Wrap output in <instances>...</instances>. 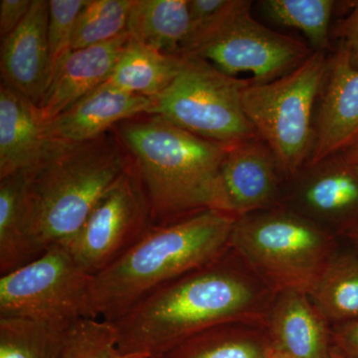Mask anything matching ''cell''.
Masks as SVG:
<instances>
[{"label": "cell", "mask_w": 358, "mask_h": 358, "mask_svg": "<svg viewBox=\"0 0 358 358\" xmlns=\"http://www.w3.org/2000/svg\"><path fill=\"white\" fill-rule=\"evenodd\" d=\"M275 294L230 248L148 294L110 324L122 353L155 358L221 324L266 327Z\"/></svg>", "instance_id": "6da1fadb"}, {"label": "cell", "mask_w": 358, "mask_h": 358, "mask_svg": "<svg viewBox=\"0 0 358 358\" xmlns=\"http://www.w3.org/2000/svg\"><path fill=\"white\" fill-rule=\"evenodd\" d=\"M114 131L133 160L152 225L207 209L225 212L221 169L228 145L152 115L120 122Z\"/></svg>", "instance_id": "7a4b0ae2"}, {"label": "cell", "mask_w": 358, "mask_h": 358, "mask_svg": "<svg viewBox=\"0 0 358 358\" xmlns=\"http://www.w3.org/2000/svg\"><path fill=\"white\" fill-rule=\"evenodd\" d=\"M131 164L114 129L85 143L50 141L24 173V210L45 250L67 246L90 214Z\"/></svg>", "instance_id": "3957f363"}, {"label": "cell", "mask_w": 358, "mask_h": 358, "mask_svg": "<svg viewBox=\"0 0 358 358\" xmlns=\"http://www.w3.org/2000/svg\"><path fill=\"white\" fill-rule=\"evenodd\" d=\"M236 219L207 209L152 226L124 255L94 275L96 319L115 322L157 289L222 256L230 249Z\"/></svg>", "instance_id": "277c9868"}, {"label": "cell", "mask_w": 358, "mask_h": 358, "mask_svg": "<svg viewBox=\"0 0 358 358\" xmlns=\"http://www.w3.org/2000/svg\"><path fill=\"white\" fill-rule=\"evenodd\" d=\"M230 248L275 293L308 294L338 252V236L280 206L237 218Z\"/></svg>", "instance_id": "5b68a950"}, {"label": "cell", "mask_w": 358, "mask_h": 358, "mask_svg": "<svg viewBox=\"0 0 358 358\" xmlns=\"http://www.w3.org/2000/svg\"><path fill=\"white\" fill-rule=\"evenodd\" d=\"M326 52L313 51L300 66L268 83H250L242 103L257 136L274 154L285 180L310 160L315 143V103L326 83Z\"/></svg>", "instance_id": "8992f818"}, {"label": "cell", "mask_w": 358, "mask_h": 358, "mask_svg": "<svg viewBox=\"0 0 358 358\" xmlns=\"http://www.w3.org/2000/svg\"><path fill=\"white\" fill-rule=\"evenodd\" d=\"M251 7L249 0H229L188 37L178 57L203 59L229 76L247 73L252 83L262 84L288 74L313 53L300 40L254 20Z\"/></svg>", "instance_id": "52a82bcc"}, {"label": "cell", "mask_w": 358, "mask_h": 358, "mask_svg": "<svg viewBox=\"0 0 358 358\" xmlns=\"http://www.w3.org/2000/svg\"><path fill=\"white\" fill-rule=\"evenodd\" d=\"M180 58L178 75L164 92L150 99L148 115L226 145L258 136L242 103L251 79L229 76L203 59Z\"/></svg>", "instance_id": "ba28073f"}, {"label": "cell", "mask_w": 358, "mask_h": 358, "mask_svg": "<svg viewBox=\"0 0 358 358\" xmlns=\"http://www.w3.org/2000/svg\"><path fill=\"white\" fill-rule=\"evenodd\" d=\"M94 275L62 245H52L32 262L0 278V317H20L62 327L96 319Z\"/></svg>", "instance_id": "9c48e42d"}, {"label": "cell", "mask_w": 358, "mask_h": 358, "mask_svg": "<svg viewBox=\"0 0 358 358\" xmlns=\"http://www.w3.org/2000/svg\"><path fill=\"white\" fill-rule=\"evenodd\" d=\"M152 226L147 197L131 160L65 247L80 268L96 275L138 243Z\"/></svg>", "instance_id": "30bf717a"}, {"label": "cell", "mask_w": 358, "mask_h": 358, "mask_svg": "<svg viewBox=\"0 0 358 358\" xmlns=\"http://www.w3.org/2000/svg\"><path fill=\"white\" fill-rule=\"evenodd\" d=\"M282 206L336 236L358 229V160L348 152L307 164L285 182Z\"/></svg>", "instance_id": "8fae6325"}, {"label": "cell", "mask_w": 358, "mask_h": 358, "mask_svg": "<svg viewBox=\"0 0 358 358\" xmlns=\"http://www.w3.org/2000/svg\"><path fill=\"white\" fill-rule=\"evenodd\" d=\"M221 182L225 212L234 217L282 206L286 180L272 150L259 136L228 145Z\"/></svg>", "instance_id": "7c38bea8"}, {"label": "cell", "mask_w": 358, "mask_h": 358, "mask_svg": "<svg viewBox=\"0 0 358 358\" xmlns=\"http://www.w3.org/2000/svg\"><path fill=\"white\" fill-rule=\"evenodd\" d=\"M324 84L308 164L345 152L358 141V70L341 45L329 60Z\"/></svg>", "instance_id": "4fadbf2b"}, {"label": "cell", "mask_w": 358, "mask_h": 358, "mask_svg": "<svg viewBox=\"0 0 358 358\" xmlns=\"http://www.w3.org/2000/svg\"><path fill=\"white\" fill-rule=\"evenodd\" d=\"M49 1L32 0L20 26L2 39V82L38 106L51 81L48 43Z\"/></svg>", "instance_id": "5bb4252c"}, {"label": "cell", "mask_w": 358, "mask_h": 358, "mask_svg": "<svg viewBox=\"0 0 358 358\" xmlns=\"http://www.w3.org/2000/svg\"><path fill=\"white\" fill-rule=\"evenodd\" d=\"M152 100L102 84L44 124L49 141L85 143L110 133L120 122L148 115Z\"/></svg>", "instance_id": "9a60e30c"}, {"label": "cell", "mask_w": 358, "mask_h": 358, "mask_svg": "<svg viewBox=\"0 0 358 358\" xmlns=\"http://www.w3.org/2000/svg\"><path fill=\"white\" fill-rule=\"evenodd\" d=\"M273 348L293 358H329L331 327L308 294H275L266 320Z\"/></svg>", "instance_id": "2e32d148"}, {"label": "cell", "mask_w": 358, "mask_h": 358, "mask_svg": "<svg viewBox=\"0 0 358 358\" xmlns=\"http://www.w3.org/2000/svg\"><path fill=\"white\" fill-rule=\"evenodd\" d=\"M129 40V33L106 43L71 51L39 105L44 124L105 83Z\"/></svg>", "instance_id": "e0dca14e"}, {"label": "cell", "mask_w": 358, "mask_h": 358, "mask_svg": "<svg viewBox=\"0 0 358 358\" xmlns=\"http://www.w3.org/2000/svg\"><path fill=\"white\" fill-rule=\"evenodd\" d=\"M38 106L1 82L0 86V179L38 162L49 143Z\"/></svg>", "instance_id": "ac0fdd59"}, {"label": "cell", "mask_w": 358, "mask_h": 358, "mask_svg": "<svg viewBox=\"0 0 358 358\" xmlns=\"http://www.w3.org/2000/svg\"><path fill=\"white\" fill-rule=\"evenodd\" d=\"M23 192V171L0 179V275L27 265L45 252L26 218Z\"/></svg>", "instance_id": "d6986e66"}, {"label": "cell", "mask_w": 358, "mask_h": 358, "mask_svg": "<svg viewBox=\"0 0 358 358\" xmlns=\"http://www.w3.org/2000/svg\"><path fill=\"white\" fill-rule=\"evenodd\" d=\"M190 27L187 0H134L128 33L145 46L178 56L189 36Z\"/></svg>", "instance_id": "ffe728a7"}, {"label": "cell", "mask_w": 358, "mask_h": 358, "mask_svg": "<svg viewBox=\"0 0 358 358\" xmlns=\"http://www.w3.org/2000/svg\"><path fill=\"white\" fill-rule=\"evenodd\" d=\"M272 348L265 326L229 322L195 334L155 358H266Z\"/></svg>", "instance_id": "44dd1931"}, {"label": "cell", "mask_w": 358, "mask_h": 358, "mask_svg": "<svg viewBox=\"0 0 358 358\" xmlns=\"http://www.w3.org/2000/svg\"><path fill=\"white\" fill-rule=\"evenodd\" d=\"M180 65L178 56L167 55L129 37L121 57L103 84L152 99L171 84Z\"/></svg>", "instance_id": "7402d4cb"}, {"label": "cell", "mask_w": 358, "mask_h": 358, "mask_svg": "<svg viewBox=\"0 0 358 358\" xmlns=\"http://www.w3.org/2000/svg\"><path fill=\"white\" fill-rule=\"evenodd\" d=\"M308 296L331 327L358 320V257L336 252Z\"/></svg>", "instance_id": "603a6c76"}, {"label": "cell", "mask_w": 358, "mask_h": 358, "mask_svg": "<svg viewBox=\"0 0 358 358\" xmlns=\"http://www.w3.org/2000/svg\"><path fill=\"white\" fill-rule=\"evenodd\" d=\"M71 327L0 317V358H63Z\"/></svg>", "instance_id": "cb8c5ba5"}, {"label": "cell", "mask_w": 358, "mask_h": 358, "mask_svg": "<svg viewBox=\"0 0 358 358\" xmlns=\"http://www.w3.org/2000/svg\"><path fill=\"white\" fill-rule=\"evenodd\" d=\"M263 13L277 24L300 30L313 51L326 52L329 44V26L336 7L334 0H263Z\"/></svg>", "instance_id": "d4e9b609"}, {"label": "cell", "mask_w": 358, "mask_h": 358, "mask_svg": "<svg viewBox=\"0 0 358 358\" xmlns=\"http://www.w3.org/2000/svg\"><path fill=\"white\" fill-rule=\"evenodd\" d=\"M134 0H88L78 16L71 51L106 43L128 32Z\"/></svg>", "instance_id": "484cf974"}, {"label": "cell", "mask_w": 358, "mask_h": 358, "mask_svg": "<svg viewBox=\"0 0 358 358\" xmlns=\"http://www.w3.org/2000/svg\"><path fill=\"white\" fill-rule=\"evenodd\" d=\"M145 355L122 353L110 322L85 319L73 324L63 358H148Z\"/></svg>", "instance_id": "4316f807"}, {"label": "cell", "mask_w": 358, "mask_h": 358, "mask_svg": "<svg viewBox=\"0 0 358 358\" xmlns=\"http://www.w3.org/2000/svg\"><path fill=\"white\" fill-rule=\"evenodd\" d=\"M88 0L49 1L48 43L50 52L51 81L70 53L78 16ZM50 86V85H49Z\"/></svg>", "instance_id": "83f0119b"}, {"label": "cell", "mask_w": 358, "mask_h": 358, "mask_svg": "<svg viewBox=\"0 0 358 358\" xmlns=\"http://www.w3.org/2000/svg\"><path fill=\"white\" fill-rule=\"evenodd\" d=\"M32 0H1L0 1V36L6 38L27 15Z\"/></svg>", "instance_id": "f1b7e54d"}, {"label": "cell", "mask_w": 358, "mask_h": 358, "mask_svg": "<svg viewBox=\"0 0 358 358\" xmlns=\"http://www.w3.org/2000/svg\"><path fill=\"white\" fill-rule=\"evenodd\" d=\"M350 15L338 27L341 46L348 53L350 65L358 70V1L353 2Z\"/></svg>", "instance_id": "f546056e"}, {"label": "cell", "mask_w": 358, "mask_h": 358, "mask_svg": "<svg viewBox=\"0 0 358 358\" xmlns=\"http://www.w3.org/2000/svg\"><path fill=\"white\" fill-rule=\"evenodd\" d=\"M229 0H188L189 6L190 34L210 22L227 6ZM189 37V36H188Z\"/></svg>", "instance_id": "4dcf8cb0"}, {"label": "cell", "mask_w": 358, "mask_h": 358, "mask_svg": "<svg viewBox=\"0 0 358 358\" xmlns=\"http://www.w3.org/2000/svg\"><path fill=\"white\" fill-rule=\"evenodd\" d=\"M331 341L345 357L358 358V320L331 327Z\"/></svg>", "instance_id": "1f68e13d"}, {"label": "cell", "mask_w": 358, "mask_h": 358, "mask_svg": "<svg viewBox=\"0 0 358 358\" xmlns=\"http://www.w3.org/2000/svg\"><path fill=\"white\" fill-rule=\"evenodd\" d=\"M266 358H293L287 355V353L281 352V350H275L273 348L271 352H268L267 357Z\"/></svg>", "instance_id": "d6a6232c"}, {"label": "cell", "mask_w": 358, "mask_h": 358, "mask_svg": "<svg viewBox=\"0 0 358 358\" xmlns=\"http://www.w3.org/2000/svg\"><path fill=\"white\" fill-rule=\"evenodd\" d=\"M346 238H348V239L350 240V241L352 242V243H355V245H357L358 247V229L352 231V232L348 233V235L345 236Z\"/></svg>", "instance_id": "836d02e7"}, {"label": "cell", "mask_w": 358, "mask_h": 358, "mask_svg": "<svg viewBox=\"0 0 358 358\" xmlns=\"http://www.w3.org/2000/svg\"><path fill=\"white\" fill-rule=\"evenodd\" d=\"M345 152H348V154L358 160V141L355 145H353L352 147L345 150Z\"/></svg>", "instance_id": "e575fe53"}, {"label": "cell", "mask_w": 358, "mask_h": 358, "mask_svg": "<svg viewBox=\"0 0 358 358\" xmlns=\"http://www.w3.org/2000/svg\"><path fill=\"white\" fill-rule=\"evenodd\" d=\"M331 358H352V357H345V355H339V353L331 352Z\"/></svg>", "instance_id": "d590c367"}, {"label": "cell", "mask_w": 358, "mask_h": 358, "mask_svg": "<svg viewBox=\"0 0 358 358\" xmlns=\"http://www.w3.org/2000/svg\"><path fill=\"white\" fill-rule=\"evenodd\" d=\"M148 358H152V357H148Z\"/></svg>", "instance_id": "8d00e7d4"}]
</instances>
